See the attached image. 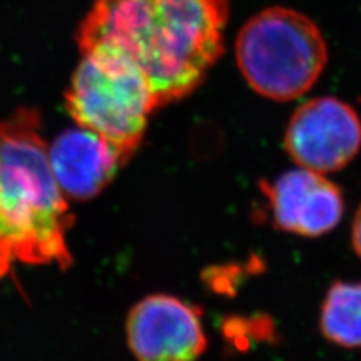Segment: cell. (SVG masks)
Masks as SVG:
<instances>
[{
	"label": "cell",
	"instance_id": "obj_1",
	"mask_svg": "<svg viewBox=\"0 0 361 361\" xmlns=\"http://www.w3.org/2000/svg\"><path fill=\"white\" fill-rule=\"evenodd\" d=\"M229 0H95L82 51H115L139 68L158 109L193 94L224 51Z\"/></svg>",
	"mask_w": 361,
	"mask_h": 361
},
{
	"label": "cell",
	"instance_id": "obj_2",
	"mask_svg": "<svg viewBox=\"0 0 361 361\" xmlns=\"http://www.w3.org/2000/svg\"><path fill=\"white\" fill-rule=\"evenodd\" d=\"M73 212L56 183L35 109L0 119V279L17 265H71Z\"/></svg>",
	"mask_w": 361,
	"mask_h": 361
},
{
	"label": "cell",
	"instance_id": "obj_3",
	"mask_svg": "<svg viewBox=\"0 0 361 361\" xmlns=\"http://www.w3.org/2000/svg\"><path fill=\"white\" fill-rule=\"evenodd\" d=\"M236 65L257 95L292 101L318 82L329 59L321 29L307 16L283 6L253 16L235 42Z\"/></svg>",
	"mask_w": 361,
	"mask_h": 361
},
{
	"label": "cell",
	"instance_id": "obj_4",
	"mask_svg": "<svg viewBox=\"0 0 361 361\" xmlns=\"http://www.w3.org/2000/svg\"><path fill=\"white\" fill-rule=\"evenodd\" d=\"M82 54L65 94L66 110L126 164L140 148L149 116L158 109L155 95L139 68L123 56L104 49Z\"/></svg>",
	"mask_w": 361,
	"mask_h": 361
},
{
	"label": "cell",
	"instance_id": "obj_5",
	"mask_svg": "<svg viewBox=\"0 0 361 361\" xmlns=\"http://www.w3.org/2000/svg\"><path fill=\"white\" fill-rule=\"evenodd\" d=\"M361 148V121L353 106L334 97L306 101L293 113L285 149L298 167L318 173L342 171Z\"/></svg>",
	"mask_w": 361,
	"mask_h": 361
},
{
	"label": "cell",
	"instance_id": "obj_6",
	"mask_svg": "<svg viewBox=\"0 0 361 361\" xmlns=\"http://www.w3.org/2000/svg\"><path fill=\"white\" fill-rule=\"evenodd\" d=\"M126 331L137 361H197L208 346L202 310L167 293H154L135 304Z\"/></svg>",
	"mask_w": 361,
	"mask_h": 361
},
{
	"label": "cell",
	"instance_id": "obj_7",
	"mask_svg": "<svg viewBox=\"0 0 361 361\" xmlns=\"http://www.w3.org/2000/svg\"><path fill=\"white\" fill-rule=\"evenodd\" d=\"M274 228L306 238L331 232L345 211L342 190L325 175L298 167L273 180H261Z\"/></svg>",
	"mask_w": 361,
	"mask_h": 361
},
{
	"label": "cell",
	"instance_id": "obj_8",
	"mask_svg": "<svg viewBox=\"0 0 361 361\" xmlns=\"http://www.w3.org/2000/svg\"><path fill=\"white\" fill-rule=\"evenodd\" d=\"M49 160L62 193L75 200L99 195L123 166L106 140L78 126L54 139L49 148Z\"/></svg>",
	"mask_w": 361,
	"mask_h": 361
},
{
	"label": "cell",
	"instance_id": "obj_9",
	"mask_svg": "<svg viewBox=\"0 0 361 361\" xmlns=\"http://www.w3.org/2000/svg\"><path fill=\"white\" fill-rule=\"evenodd\" d=\"M319 329L326 341L361 349V281H334L325 293Z\"/></svg>",
	"mask_w": 361,
	"mask_h": 361
},
{
	"label": "cell",
	"instance_id": "obj_10",
	"mask_svg": "<svg viewBox=\"0 0 361 361\" xmlns=\"http://www.w3.org/2000/svg\"><path fill=\"white\" fill-rule=\"evenodd\" d=\"M351 241H353V248L354 252L358 255L361 259V203L354 216L353 221V233H351Z\"/></svg>",
	"mask_w": 361,
	"mask_h": 361
}]
</instances>
